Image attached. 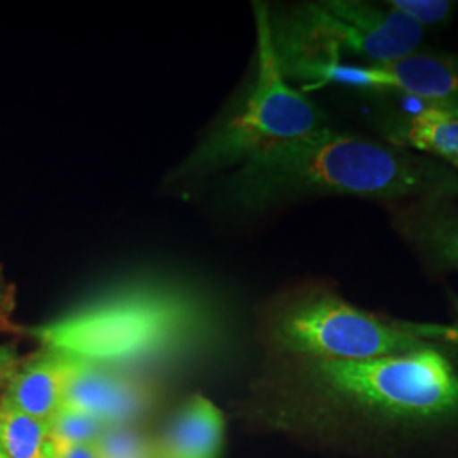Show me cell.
<instances>
[{"mask_svg":"<svg viewBox=\"0 0 458 458\" xmlns=\"http://www.w3.org/2000/svg\"><path fill=\"white\" fill-rule=\"evenodd\" d=\"M55 458H100L94 445H55Z\"/></svg>","mask_w":458,"mask_h":458,"instance_id":"ffe728a7","label":"cell"},{"mask_svg":"<svg viewBox=\"0 0 458 458\" xmlns=\"http://www.w3.org/2000/svg\"><path fill=\"white\" fill-rule=\"evenodd\" d=\"M308 361L318 393L365 425L414 429L458 418V365L435 344L372 360Z\"/></svg>","mask_w":458,"mask_h":458,"instance_id":"7a4b0ae2","label":"cell"},{"mask_svg":"<svg viewBox=\"0 0 458 458\" xmlns=\"http://www.w3.org/2000/svg\"><path fill=\"white\" fill-rule=\"evenodd\" d=\"M411 331L423 340H443L448 344H458V321L454 327H429V325H411ZM429 342V340H428Z\"/></svg>","mask_w":458,"mask_h":458,"instance_id":"d6986e66","label":"cell"},{"mask_svg":"<svg viewBox=\"0 0 458 458\" xmlns=\"http://www.w3.org/2000/svg\"><path fill=\"white\" fill-rule=\"evenodd\" d=\"M81 360L41 346L30 359H22L16 374L0 394V401L28 416L48 421L62 408L68 378Z\"/></svg>","mask_w":458,"mask_h":458,"instance_id":"30bf717a","label":"cell"},{"mask_svg":"<svg viewBox=\"0 0 458 458\" xmlns=\"http://www.w3.org/2000/svg\"><path fill=\"white\" fill-rule=\"evenodd\" d=\"M272 338L284 352L311 361L372 360L433 344L408 323L386 321L327 289H308L280 306Z\"/></svg>","mask_w":458,"mask_h":458,"instance_id":"5b68a950","label":"cell"},{"mask_svg":"<svg viewBox=\"0 0 458 458\" xmlns=\"http://www.w3.org/2000/svg\"><path fill=\"white\" fill-rule=\"evenodd\" d=\"M147 384L115 365L81 360L66 384L62 408L81 411L109 426L130 425L149 406Z\"/></svg>","mask_w":458,"mask_h":458,"instance_id":"ba28073f","label":"cell"},{"mask_svg":"<svg viewBox=\"0 0 458 458\" xmlns=\"http://www.w3.org/2000/svg\"><path fill=\"white\" fill-rule=\"evenodd\" d=\"M225 443V416L211 399L192 395L165 429L153 458H219Z\"/></svg>","mask_w":458,"mask_h":458,"instance_id":"7c38bea8","label":"cell"},{"mask_svg":"<svg viewBox=\"0 0 458 458\" xmlns=\"http://www.w3.org/2000/svg\"><path fill=\"white\" fill-rule=\"evenodd\" d=\"M257 75L238 114L197 148L187 172H206L246 160L265 149L325 130L327 117L284 77L272 41L270 11L257 4Z\"/></svg>","mask_w":458,"mask_h":458,"instance_id":"277c9868","label":"cell"},{"mask_svg":"<svg viewBox=\"0 0 458 458\" xmlns=\"http://www.w3.org/2000/svg\"><path fill=\"white\" fill-rule=\"evenodd\" d=\"M0 458H11L7 454H5V452H4V448H2V446H0Z\"/></svg>","mask_w":458,"mask_h":458,"instance_id":"44dd1931","label":"cell"},{"mask_svg":"<svg viewBox=\"0 0 458 458\" xmlns=\"http://www.w3.org/2000/svg\"><path fill=\"white\" fill-rule=\"evenodd\" d=\"M333 19L344 53L363 65L389 64L421 49L425 31L386 4L361 0L321 2Z\"/></svg>","mask_w":458,"mask_h":458,"instance_id":"52a82bcc","label":"cell"},{"mask_svg":"<svg viewBox=\"0 0 458 458\" xmlns=\"http://www.w3.org/2000/svg\"><path fill=\"white\" fill-rule=\"evenodd\" d=\"M377 128L394 147L425 155L458 172V111L421 106L414 113H387Z\"/></svg>","mask_w":458,"mask_h":458,"instance_id":"8fae6325","label":"cell"},{"mask_svg":"<svg viewBox=\"0 0 458 458\" xmlns=\"http://www.w3.org/2000/svg\"><path fill=\"white\" fill-rule=\"evenodd\" d=\"M14 312V287L0 274V333L16 329L13 323Z\"/></svg>","mask_w":458,"mask_h":458,"instance_id":"e0dca14e","label":"cell"},{"mask_svg":"<svg viewBox=\"0 0 458 458\" xmlns=\"http://www.w3.org/2000/svg\"><path fill=\"white\" fill-rule=\"evenodd\" d=\"M335 83L361 94H395L421 106L458 111V55L418 49L404 58L377 65L333 66L321 85Z\"/></svg>","mask_w":458,"mask_h":458,"instance_id":"8992f818","label":"cell"},{"mask_svg":"<svg viewBox=\"0 0 458 458\" xmlns=\"http://www.w3.org/2000/svg\"><path fill=\"white\" fill-rule=\"evenodd\" d=\"M0 446L11 458H55L48 421L28 416L4 403L0 414Z\"/></svg>","mask_w":458,"mask_h":458,"instance_id":"4fadbf2b","label":"cell"},{"mask_svg":"<svg viewBox=\"0 0 458 458\" xmlns=\"http://www.w3.org/2000/svg\"><path fill=\"white\" fill-rule=\"evenodd\" d=\"M196 306L183 295L140 289L113 295L31 329L43 348L115 365L181 348L197 331Z\"/></svg>","mask_w":458,"mask_h":458,"instance_id":"3957f363","label":"cell"},{"mask_svg":"<svg viewBox=\"0 0 458 458\" xmlns=\"http://www.w3.org/2000/svg\"><path fill=\"white\" fill-rule=\"evenodd\" d=\"M21 361L22 359L14 344H0V389H4L14 377Z\"/></svg>","mask_w":458,"mask_h":458,"instance_id":"ac0fdd59","label":"cell"},{"mask_svg":"<svg viewBox=\"0 0 458 458\" xmlns=\"http://www.w3.org/2000/svg\"><path fill=\"white\" fill-rule=\"evenodd\" d=\"M233 191L238 204L251 211L314 196L393 204L458 200V172L387 141L325 128L246 160Z\"/></svg>","mask_w":458,"mask_h":458,"instance_id":"6da1fadb","label":"cell"},{"mask_svg":"<svg viewBox=\"0 0 458 458\" xmlns=\"http://www.w3.org/2000/svg\"><path fill=\"white\" fill-rule=\"evenodd\" d=\"M384 4L411 19L423 31L446 24L457 11V4L450 0H386Z\"/></svg>","mask_w":458,"mask_h":458,"instance_id":"2e32d148","label":"cell"},{"mask_svg":"<svg viewBox=\"0 0 458 458\" xmlns=\"http://www.w3.org/2000/svg\"><path fill=\"white\" fill-rule=\"evenodd\" d=\"M94 446L100 458H153L147 437L130 425L107 426Z\"/></svg>","mask_w":458,"mask_h":458,"instance_id":"9a60e30c","label":"cell"},{"mask_svg":"<svg viewBox=\"0 0 458 458\" xmlns=\"http://www.w3.org/2000/svg\"><path fill=\"white\" fill-rule=\"evenodd\" d=\"M391 228L433 270L458 272V204L416 199L391 208Z\"/></svg>","mask_w":458,"mask_h":458,"instance_id":"9c48e42d","label":"cell"},{"mask_svg":"<svg viewBox=\"0 0 458 458\" xmlns=\"http://www.w3.org/2000/svg\"><path fill=\"white\" fill-rule=\"evenodd\" d=\"M53 445H94L107 423L81 411L60 408L48 420Z\"/></svg>","mask_w":458,"mask_h":458,"instance_id":"5bb4252c","label":"cell"},{"mask_svg":"<svg viewBox=\"0 0 458 458\" xmlns=\"http://www.w3.org/2000/svg\"><path fill=\"white\" fill-rule=\"evenodd\" d=\"M0 414H2V401H0Z\"/></svg>","mask_w":458,"mask_h":458,"instance_id":"7402d4cb","label":"cell"}]
</instances>
